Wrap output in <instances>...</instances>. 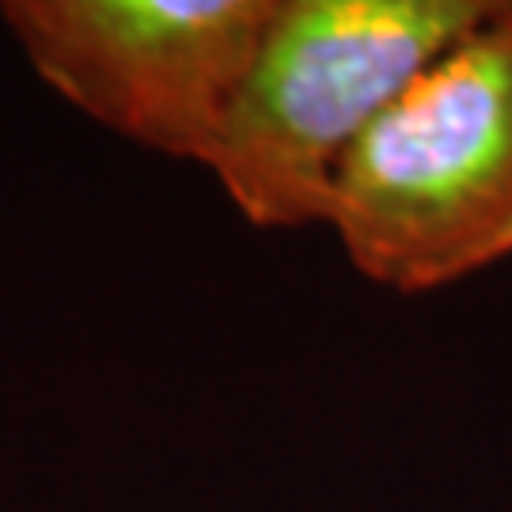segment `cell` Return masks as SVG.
<instances>
[{"label":"cell","mask_w":512,"mask_h":512,"mask_svg":"<svg viewBox=\"0 0 512 512\" xmlns=\"http://www.w3.org/2000/svg\"><path fill=\"white\" fill-rule=\"evenodd\" d=\"M327 228L357 274L403 296L512 255V0H494L361 133Z\"/></svg>","instance_id":"obj_1"},{"label":"cell","mask_w":512,"mask_h":512,"mask_svg":"<svg viewBox=\"0 0 512 512\" xmlns=\"http://www.w3.org/2000/svg\"><path fill=\"white\" fill-rule=\"evenodd\" d=\"M494 0H277L205 171L255 228L327 224L349 148Z\"/></svg>","instance_id":"obj_2"},{"label":"cell","mask_w":512,"mask_h":512,"mask_svg":"<svg viewBox=\"0 0 512 512\" xmlns=\"http://www.w3.org/2000/svg\"><path fill=\"white\" fill-rule=\"evenodd\" d=\"M277 0H12L42 84L133 145L205 164Z\"/></svg>","instance_id":"obj_3"}]
</instances>
